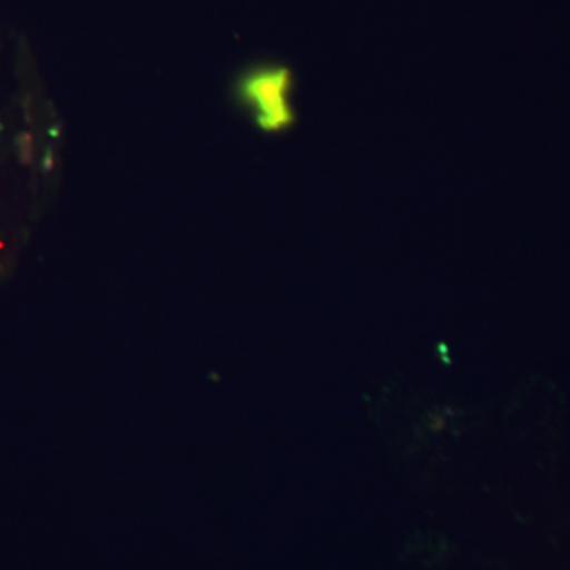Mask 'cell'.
<instances>
[{
	"instance_id": "6da1fadb",
	"label": "cell",
	"mask_w": 570,
	"mask_h": 570,
	"mask_svg": "<svg viewBox=\"0 0 570 570\" xmlns=\"http://www.w3.org/2000/svg\"><path fill=\"white\" fill-rule=\"evenodd\" d=\"M292 75L283 67L255 70L243 78L239 94L255 115V121L266 132H277L294 122V111L288 104Z\"/></svg>"
}]
</instances>
